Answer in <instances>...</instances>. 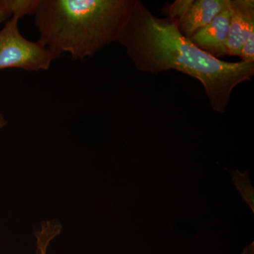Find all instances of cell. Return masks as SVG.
<instances>
[{
    "mask_svg": "<svg viewBox=\"0 0 254 254\" xmlns=\"http://www.w3.org/2000/svg\"><path fill=\"white\" fill-rule=\"evenodd\" d=\"M117 43L125 48L138 71L158 74L173 69L198 80L212 110L220 114L226 111L233 90L254 75V62L214 58L182 35L175 21L155 16L140 0Z\"/></svg>",
    "mask_w": 254,
    "mask_h": 254,
    "instance_id": "cell-1",
    "label": "cell"
},
{
    "mask_svg": "<svg viewBox=\"0 0 254 254\" xmlns=\"http://www.w3.org/2000/svg\"><path fill=\"white\" fill-rule=\"evenodd\" d=\"M136 0H40L38 41L71 59L84 60L119 38Z\"/></svg>",
    "mask_w": 254,
    "mask_h": 254,
    "instance_id": "cell-2",
    "label": "cell"
},
{
    "mask_svg": "<svg viewBox=\"0 0 254 254\" xmlns=\"http://www.w3.org/2000/svg\"><path fill=\"white\" fill-rule=\"evenodd\" d=\"M19 18L12 17L0 30V70L17 68L26 71L48 70L60 54L39 42L28 41L20 33Z\"/></svg>",
    "mask_w": 254,
    "mask_h": 254,
    "instance_id": "cell-3",
    "label": "cell"
},
{
    "mask_svg": "<svg viewBox=\"0 0 254 254\" xmlns=\"http://www.w3.org/2000/svg\"><path fill=\"white\" fill-rule=\"evenodd\" d=\"M227 55L238 56L244 43L254 32V0H230Z\"/></svg>",
    "mask_w": 254,
    "mask_h": 254,
    "instance_id": "cell-4",
    "label": "cell"
},
{
    "mask_svg": "<svg viewBox=\"0 0 254 254\" xmlns=\"http://www.w3.org/2000/svg\"><path fill=\"white\" fill-rule=\"evenodd\" d=\"M230 20V9L229 6L206 26L190 37V41L214 58L219 59L227 56Z\"/></svg>",
    "mask_w": 254,
    "mask_h": 254,
    "instance_id": "cell-5",
    "label": "cell"
},
{
    "mask_svg": "<svg viewBox=\"0 0 254 254\" xmlns=\"http://www.w3.org/2000/svg\"><path fill=\"white\" fill-rule=\"evenodd\" d=\"M230 0H194L188 12L179 23L182 34L190 38L230 6Z\"/></svg>",
    "mask_w": 254,
    "mask_h": 254,
    "instance_id": "cell-6",
    "label": "cell"
},
{
    "mask_svg": "<svg viewBox=\"0 0 254 254\" xmlns=\"http://www.w3.org/2000/svg\"><path fill=\"white\" fill-rule=\"evenodd\" d=\"M40 0H0V23L12 17L35 15Z\"/></svg>",
    "mask_w": 254,
    "mask_h": 254,
    "instance_id": "cell-7",
    "label": "cell"
},
{
    "mask_svg": "<svg viewBox=\"0 0 254 254\" xmlns=\"http://www.w3.org/2000/svg\"><path fill=\"white\" fill-rule=\"evenodd\" d=\"M194 0H177L164 8L167 18L175 21L177 25L181 22L185 15L188 12Z\"/></svg>",
    "mask_w": 254,
    "mask_h": 254,
    "instance_id": "cell-8",
    "label": "cell"
},
{
    "mask_svg": "<svg viewBox=\"0 0 254 254\" xmlns=\"http://www.w3.org/2000/svg\"><path fill=\"white\" fill-rule=\"evenodd\" d=\"M238 57H240L242 62H254V32L244 43Z\"/></svg>",
    "mask_w": 254,
    "mask_h": 254,
    "instance_id": "cell-9",
    "label": "cell"
},
{
    "mask_svg": "<svg viewBox=\"0 0 254 254\" xmlns=\"http://www.w3.org/2000/svg\"><path fill=\"white\" fill-rule=\"evenodd\" d=\"M36 237L37 239V254H46L47 247L53 238L48 234L43 233V232L37 234Z\"/></svg>",
    "mask_w": 254,
    "mask_h": 254,
    "instance_id": "cell-10",
    "label": "cell"
},
{
    "mask_svg": "<svg viewBox=\"0 0 254 254\" xmlns=\"http://www.w3.org/2000/svg\"><path fill=\"white\" fill-rule=\"evenodd\" d=\"M7 125V121H6V119L4 118L2 114L0 113V128H3Z\"/></svg>",
    "mask_w": 254,
    "mask_h": 254,
    "instance_id": "cell-11",
    "label": "cell"
}]
</instances>
